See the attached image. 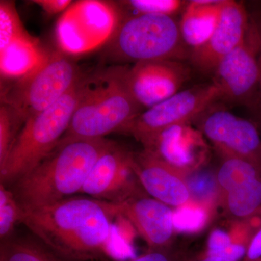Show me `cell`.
<instances>
[{"label":"cell","mask_w":261,"mask_h":261,"mask_svg":"<svg viewBox=\"0 0 261 261\" xmlns=\"http://www.w3.org/2000/svg\"><path fill=\"white\" fill-rule=\"evenodd\" d=\"M114 217L105 201L73 196L45 207L22 210L20 224L60 257L87 261L110 253Z\"/></svg>","instance_id":"1"},{"label":"cell","mask_w":261,"mask_h":261,"mask_svg":"<svg viewBox=\"0 0 261 261\" xmlns=\"http://www.w3.org/2000/svg\"><path fill=\"white\" fill-rule=\"evenodd\" d=\"M113 142L106 138L60 141L45 159L10 186L22 210L80 194L94 165Z\"/></svg>","instance_id":"2"},{"label":"cell","mask_w":261,"mask_h":261,"mask_svg":"<svg viewBox=\"0 0 261 261\" xmlns=\"http://www.w3.org/2000/svg\"><path fill=\"white\" fill-rule=\"evenodd\" d=\"M125 65L84 73L80 98L61 140H94L119 132L143 112L127 87Z\"/></svg>","instance_id":"3"},{"label":"cell","mask_w":261,"mask_h":261,"mask_svg":"<svg viewBox=\"0 0 261 261\" xmlns=\"http://www.w3.org/2000/svg\"><path fill=\"white\" fill-rule=\"evenodd\" d=\"M179 23L166 15L139 14L122 17L112 37L104 45L105 60L113 63L190 58Z\"/></svg>","instance_id":"4"},{"label":"cell","mask_w":261,"mask_h":261,"mask_svg":"<svg viewBox=\"0 0 261 261\" xmlns=\"http://www.w3.org/2000/svg\"><path fill=\"white\" fill-rule=\"evenodd\" d=\"M83 76L58 102L25 121L4 163L0 165L2 184L11 186L56 148L69 126Z\"/></svg>","instance_id":"5"},{"label":"cell","mask_w":261,"mask_h":261,"mask_svg":"<svg viewBox=\"0 0 261 261\" xmlns=\"http://www.w3.org/2000/svg\"><path fill=\"white\" fill-rule=\"evenodd\" d=\"M84 74L70 55L53 51L30 74L7 82L1 89V105L9 107L23 126L68 93Z\"/></svg>","instance_id":"6"},{"label":"cell","mask_w":261,"mask_h":261,"mask_svg":"<svg viewBox=\"0 0 261 261\" xmlns=\"http://www.w3.org/2000/svg\"><path fill=\"white\" fill-rule=\"evenodd\" d=\"M121 19L116 3L88 0L71 4L57 23L56 37L60 49L72 56L105 45Z\"/></svg>","instance_id":"7"},{"label":"cell","mask_w":261,"mask_h":261,"mask_svg":"<svg viewBox=\"0 0 261 261\" xmlns=\"http://www.w3.org/2000/svg\"><path fill=\"white\" fill-rule=\"evenodd\" d=\"M220 99L221 92L214 83L180 91L140 113L121 133L132 136L147 147L163 130L174 125L191 123Z\"/></svg>","instance_id":"8"},{"label":"cell","mask_w":261,"mask_h":261,"mask_svg":"<svg viewBox=\"0 0 261 261\" xmlns=\"http://www.w3.org/2000/svg\"><path fill=\"white\" fill-rule=\"evenodd\" d=\"M261 51L258 29L250 25L244 42L220 62L215 69L213 83L221 92V99L229 102L252 103L260 90Z\"/></svg>","instance_id":"9"},{"label":"cell","mask_w":261,"mask_h":261,"mask_svg":"<svg viewBox=\"0 0 261 261\" xmlns=\"http://www.w3.org/2000/svg\"><path fill=\"white\" fill-rule=\"evenodd\" d=\"M197 119L199 130L223 159H241L261 169V137L256 125L223 109L206 111Z\"/></svg>","instance_id":"10"},{"label":"cell","mask_w":261,"mask_h":261,"mask_svg":"<svg viewBox=\"0 0 261 261\" xmlns=\"http://www.w3.org/2000/svg\"><path fill=\"white\" fill-rule=\"evenodd\" d=\"M132 153L113 142L94 165L80 194L117 203L146 193L132 168Z\"/></svg>","instance_id":"11"},{"label":"cell","mask_w":261,"mask_h":261,"mask_svg":"<svg viewBox=\"0 0 261 261\" xmlns=\"http://www.w3.org/2000/svg\"><path fill=\"white\" fill-rule=\"evenodd\" d=\"M124 78L130 93L147 110L179 92L190 80V69L180 61L139 62L125 65Z\"/></svg>","instance_id":"12"},{"label":"cell","mask_w":261,"mask_h":261,"mask_svg":"<svg viewBox=\"0 0 261 261\" xmlns=\"http://www.w3.org/2000/svg\"><path fill=\"white\" fill-rule=\"evenodd\" d=\"M106 203L115 216L123 218L132 225L149 249L159 250L172 247L176 231L172 207L146 193L117 203Z\"/></svg>","instance_id":"13"},{"label":"cell","mask_w":261,"mask_h":261,"mask_svg":"<svg viewBox=\"0 0 261 261\" xmlns=\"http://www.w3.org/2000/svg\"><path fill=\"white\" fill-rule=\"evenodd\" d=\"M132 168L147 195L176 209L190 203L186 177L189 173L148 151L133 152Z\"/></svg>","instance_id":"14"},{"label":"cell","mask_w":261,"mask_h":261,"mask_svg":"<svg viewBox=\"0 0 261 261\" xmlns=\"http://www.w3.org/2000/svg\"><path fill=\"white\" fill-rule=\"evenodd\" d=\"M250 25L242 3L225 0L219 23L209 40L190 51V59L202 73H214L217 65L245 40Z\"/></svg>","instance_id":"15"},{"label":"cell","mask_w":261,"mask_h":261,"mask_svg":"<svg viewBox=\"0 0 261 261\" xmlns=\"http://www.w3.org/2000/svg\"><path fill=\"white\" fill-rule=\"evenodd\" d=\"M204 136L191 123L169 127L160 133L144 149L187 173L200 168L207 156Z\"/></svg>","instance_id":"16"},{"label":"cell","mask_w":261,"mask_h":261,"mask_svg":"<svg viewBox=\"0 0 261 261\" xmlns=\"http://www.w3.org/2000/svg\"><path fill=\"white\" fill-rule=\"evenodd\" d=\"M50 53L39 39L28 34L0 49L2 81L14 82L30 74L43 64Z\"/></svg>","instance_id":"17"},{"label":"cell","mask_w":261,"mask_h":261,"mask_svg":"<svg viewBox=\"0 0 261 261\" xmlns=\"http://www.w3.org/2000/svg\"><path fill=\"white\" fill-rule=\"evenodd\" d=\"M225 0L188 2L179 22L180 32L190 50L205 44L219 23Z\"/></svg>","instance_id":"18"},{"label":"cell","mask_w":261,"mask_h":261,"mask_svg":"<svg viewBox=\"0 0 261 261\" xmlns=\"http://www.w3.org/2000/svg\"><path fill=\"white\" fill-rule=\"evenodd\" d=\"M218 204L230 217L246 221L261 211V176L250 178L233 187Z\"/></svg>","instance_id":"19"},{"label":"cell","mask_w":261,"mask_h":261,"mask_svg":"<svg viewBox=\"0 0 261 261\" xmlns=\"http://www.w3.org/2000/svg\"><path fill=\"white\" fill-rule=\"evenodd\" d=\"M0 261H61L39 240L12 236L2 240Z\"/></svg>","instance_id":"20"},{"label":"cell","mask_w":261,"mask_h":261,"mask_svg":"<svg viewBox=\"0 0 261 261\" xmlns=\"http://www.w3.org/2000/svg\"><path fill=\"white\" fill-rule=\"evenodd\" d=\"M258 176H261V169L256 165L241 159H224L216 172L219 186L218 201L235 185Z\"/></svg>","instance_id":"21"},{"label":"cell","mask_w":261,"mask_h":261,"mask_svg":"<svg viewBox=\"0 0 261 261\" xmlns=\"http://www.w3.org/2000/svg\"><path fill=\"white\" fill-rule=\"evenodd\" d=\"M186 181L192 203L205 208L214 202L218 203L219 186L216 173L198 168L187 175Z\"/></svg>","instance_id":"22"},{"label":"cell","mask_w":261,"mask_h":261,"mask_svg":"<svg viewBox=\"0 0 261 261\" xmlns=\"http://www.w3.org/2000/svg\"><path fill=\"white\" fill-rule=\"evenodd\" d=\"M247 245L237 243L229 233L224 230H213L207 239L204 254L226 261H243L246 255Z\"/></svg>","instance_id":"23"},{"label":"cell","mask_w":261,"mask_h":261,"mask_svg":"<svg viewBox=\"0 0 261 261\" xmlns=\"http://www.w3.org/2000/svg\"><path fill=\"white\" fill-rule=\"evenodd\" d=\"M186 3L181 0H128L118 2L116 4L121 12L122 17L128 14L130 11L133 13L130 15H166L173 16L185 5L186 6Z\"/></svg>","instance_id":"24"},{"label":"cell","mask_w":261,"mask_h":261,"mask_svg":"<svg viewBox=\"0 0 261 261\" xmlns=\"http://www.w3.org/2000/svg\"><path fill=\"white\" fill-rule=\"evenodd\" d=\"M22 208L13 191L0 184V239L6 240L13 236L15 226L20 224Z\"/></svg>","instance_id":"25"},{"label":"cell","mask_w":261,"mask_h":261,"mask_svg":"<svg viewBox=\"0 0 261 261\" xmlns=\"http://www.w3.org/2000/svg\"><path fill=\"white\" fill-rule=\"evenodd\" d=\"M14 2L0 1V49L18 38L27 35Z\"/></svg>","instance_id":"26"},{"label":"cell","mask_w":261,"mask_h":261,"mask_svg":"<svg viewBox=\"0 0 261 261\" xmlns=\"http://www.w3.org/2000/svg\"><path fill=\"white\" fill-rule=\"evenodd\" d=\"M22 124L9 107L1 105L0 108V165L3 164L10 148L21 129Z\"/></svg>","instance_id":"27"},{"label":"cell","mask_w":261,"mask_h":261,"mask_svg":"<svg viewBox=\"0 0 261 261\" xmlns=\"http://www.w3.org/2000/svg\"><path fill=\"white\" fill-rule=\"evenodd\" d=\"M207 219L205 207L192 202L175 209L173 213V224L176 231H197L205 225Z\"/></svg>","instance_id":"28"},{"label":"cell","mask_w":261,"mask_h":261,"mask_svg":"<svg viewBox=\"0 0 261 261\" xmlns=\"http://www.w3.org/2000/svg\"><path fill=\"white\" fill-rule=\"evenodd\" d=\"M188 258L179 252L174 251L172 247L168 249L151 250L140 256L126 261H187Z\"/></svg>","instance_id":"29"},{"label":"cell","mask_w":261,"mask_h":261,"mask_svg":"<svg viewBox=\"0 0 261 261\" xmlns=\"http://www.w3.org/2000/svg\"><path fill=\"white\" fill-rule=\"evenodd\" d=\"M34 4L40 7L47 14L53 15L66 10L71 5L69 0H36L33 1Z\"/></svg>","instance_id":"30"},{"label":"cell","mask_w":261,"mask_h":261,"mask_svg":"<svg viewBox=\"0 0 261 261\" xmlns=\"http://www.w3.org/2000/svg\"><path fill=\"white\" fill-rule=\"evenodd\" d=\"M243 261H261V227L252 236Z\"/></svg>","instance_id":"31"},{"label":"cell","mask_w":261,"mask_h":261,"mask_svg":"<svg viewBox=\"0 0 261 261\" xmlns=\"http://www.w3.org/2000/svg\"><path fill=\"white\" fill-rule=\"evenodd\" d=\"M187 261H226L223 260V259L219 258V257L208 256V255H205V254H202L200 256L197 257L195 259H192L190 260L188 259Z\"/></svg>","instance_id":"32"},{"label":"cell","mask_w":261,"mask_h":261,"mask_svg":"<svg viewBox=\"0 0 261 261\" xmlns=\"http://www.w3.org/2000/svg\"><path fill=\"white\" fill-rule=\"evenodd\" d=\"M258 31H259V34H260V43H261V30H259L258 29Z\"/></svg>","instance_id":"33"},{"label":"cell","mask_w":261,"mask_h":261,"mask_svg":"<svg viewBox=\"0 0 261 261\" xmlns=\"http://www.w3.org/2000/svg\"><path fill=\"white\" fill-rule=\"evenodd\" d=\"M260 90H261V85H260Z\"/></svg>","instance_id":"34"}]
</instances>
